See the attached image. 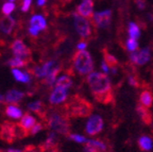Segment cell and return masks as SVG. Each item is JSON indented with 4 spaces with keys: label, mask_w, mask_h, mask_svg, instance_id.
Returning a JSON list of instances; mask_svg holds the SVG:
<instances>
[{
    "label": "cell",
    "mask_w": 153,
    "mask_h": 152,
    "mask_svg": "<svg viewBox=\"0 0 153 152\" xmlns=\"http://www.w3.org/2000/svg\"><path fill=\"white\" fill-rule=\"evenodd\" d=\"M86 81L96 101L102 104L115 102V96L108 75L104 72H91L87 76Z\"/></svg>",
    "instance_id": "1"
},
{
    "label": "cell",
    "mask_w": 153,
    "mask_h": 152,
    "mask_svg": "<svg viewBox=\"0 0 153 152\" xmlns=\"http://www.w3.org/2000/svg\"><path fill=\"white\" fill-rule=\"evenodd\" d=\"M66 112L72 117H87L93 112V105L84 98L74 96L66 104Z\"/></svg>",
    "instance_id": "2"
},
{
    "label": "cell",
    "mask_w": 153,
    "mask_h": 152,
    "mask_svg": "<svg viewBox=\"0 0 153 152\" xmlns=\"http://www.w3.org/2000/svg\"><path fill=\"white\" fill-rule=\"evenodd\" d=\"M74 67L80 76H86L91 74L94 69V63L91 54L86 50H79L72 57Z\"/></svg>",
    "instance_id": "3"
},
{
    "label": "cell",
    "mask_w": 153,
    "mask_h": 152,
    "mask_svg": "<svg viewBox=\"0 0 153 152\" xmlns=\"http://www.w3.org/2000/svg\"><path fill=\"white\" fill-rule=\"evenodd\" d=\"M66 113H52L48 121L49 127L62 135H68L70 131V122Z\"/></svg>",
    "instance_id": "4"
},
{
    "label": "cell",
    "mask_w": 153,
    "mask_h": 152,
    "mask_svg": "<svg viewBox=\"0 0 153 152\" xmlns=\"http://www.w3.org/2000/svg\"><path fill=\"white\" fill-rule=\"evenodd\" d=\"M74 27H76V32L79 33L81 37H89L91 35V29L89 26V22H87V19L85 17L81 16L79 14L74 15Z\"/></svg>",
    "instance_id": "5"
},
{
    "label": "cell",
    "mask_w": 153,
    "mask_h": 152,
    "mask_svg": "<svg viewBox=\"0 0 153 152\" xmlns=\"http://www.w3.org/2000/svg\"><path fill=\"white\" fill-rule=\"evenodd\" d=\"M103 129V119L99 115H94L88 119L86 124V133L89 136H95L99 134Z\"/></svg>",
    "instance_id": "6"
},
{
    "label": "cell",
    "mask_w": 153,
    "mask_h": 152,
    "mask_svg": "<svg viewBox=\"0 0 153 152\" xmlns=\"http://www.w3.org/2000/svg\"><path fill=\"white\" fill-rule=\"evenodd\" d=\"M111 19H112V11L111 10H105L103 12L95 13L93 16L91 22L94 25L99 28H108L111 24Z\"/></svg>",
    "instance_id": "7"
},
{
    "label": "cell",
    "mask_w": 153,
    "mask_h": 152,
    "mask_svg": "<svg viewBox=\"0 0 153 152\" xmlns=\"http://www.w3.org/2000/svg\"><path fill=\"white\" fill-rule=\"evenodd\" d=\"M0 138L4 140L5 143H13L15 137L14 133V124L12 122H4L0 127Z\"/></svg>",
    "instance_id": "8"
},
{
    "label": "cell",
    "mask_w": 153,
    "mask_h": 152,
    "mask_svg": "<svg viewBox=\"0 0 153 152\" xmlns=\"http://www.w3.org/2000/svg\"><path fill=\"white\" fill-rule=\"evenodd\" d=\"M11 48H12V51L15 54V57H20L26 59L27 57H29V55L31 54L30 49H29L24 44V42L20 39L15 40L14 43L12 44V46H11Z\"/></svg>",
    "instance_id": "9"
},
{
    "label": "cell",
    "mask_w": 153,
    "mask_h": 152,
    "mask_svg": "<svg viewBox=\"0 0 153 152\" xmlns=\"http://www.w3.org/2000/svg\"><path fill=\"white\" fill-rule=\"evenodd\" d=\"M93 9H94V1L93 0H82V2L78 5L76 11L81 16L85 18L93 19Z\"/></svg>",
    "instance_id": "10"
},
{
    "label": "cell",
    "mask_w": 153,
    "mask_h": 152,
    "mask_svg": "<svg viewBox=\"0 0 153 152\" xmlns=\"http://www.w3.org/2000/svg\"><path fill=\"white\" fill-rule=\"evenodd\" d=\"M62 65L56 61H48L43 65V70L45 77L47 76H57L61 72Z\"/></svg>",
    "instance_id": "11"
},
{
    "label": "cell",
    "mask_w": 153,
    "mask_h": 152,
    "mask_svg": "<svg viewBox=\"0 0 153 152\" xmlns=\"http://www.w3.org/2000/svg\"><path fill=\"white\" fill-rule=\"evenodd\" d=\"M67 98V89L65 88H60L56 87L51 94L50 98H49V102L51 104L55 105V104H60L63 101H65Z\"/></svg>",
    "instance_id": "12"
},
{
    "label": "cell",
    "mask_w": 153,
    "mask_h": 152,
    "mask_svg": "<svg viewBox=\"0 0 153 152\" xmlns=\"http://www.w3.org/2000/svg\"><path fill=\"white\" fill-rule=\"evenodd\" d=\"M136 112L138 114V116L140 117V119L143 120V122L147 126L152 124L153 121V115L152 113L148 110V107H143V105L139 104L136 107Z\"/></svg>",
    "instance_id": "13"
},
{
    "label": "cell",
    "mask_w": 153,
    "mask_h": 152,
    "mask_svg": "<svg viewBox=\"0 0 153 152\" xmlns=\"http://www.w3.org/2000/svg\"><path fill=\"white\" fill-rule=\"evenodd\" d=\"M103 61L108 64L110 72L113 75H116L117 72V66H118V61L116 60V57H113L110 52H108L105 49H103Z\"/></svg>",
    "instance_id": "14"
},
{
    "label": "cell",
    "mask_w": 153,
    "mask_h": 152,
    "mask_svg": "<svg viewBox=\"0 0 153 152\" xmlns=\"http://www.w3.org/2000/svg\"><path fill=\"white\" fill-rule=\"evenodd\" d=\"M15 26V20L11 16H4L0 19V30L5 34H10L12 32L13 28Z\"/></svg>",
    "instance_id": "15"
},
{
    "label": "cell",
    "mask_w": 153,
    "mask_h": 152,
    "mask_svg": "<svg viewBox=\"0 0 153 152\" xmlns=\"http://www.w3.org/2000/svg\"><path fill=\"white\" fill-rule=\"evenodd\" d=\"M149 60H150V49L149 48H145V49H141L139 51L136 50V60H135L134 64L141 66V65L148 63Z\"/></svg>",
    "instance_id": "16"
},
{
    "label": "cell",
    "mask_w": 153,
    "mask_h": 152,
    "mask_svg": "<svg viewBox=\"0 0 153 152\" xmlns=\"http://www.w3.org/2000/svg\"><path fill=\"white\" fill-rule=\"evenodd\" d=\"M25 97V94L16 89H10L5 95V100L9 103H18Z\"/></svg>",
    "instance_id": "17"
},
{
    "label": "cell",
    "mask_w": 153,
    "mask_h": 152,
    "mask_svg": "<svg viewBox=\"0 0 153 152\" xmlns=\"http://www.w3.org/2000/svg\"><path fill=\"white\" fill-rule=\"evenodd\" d=\"M139 103L146 107H150L153 104V94L150 90H143L139 96Z\"/></svg>",
    "instance_id": "18"
},
{
    "label": "cell",
    "mask_w": 153,
    "mask_h": 152,
    "mask_svg": "<svg viewBox=\"0 0 153 152\" xmlns=\"http://www.w3.org/2000/svg\"><path fill=\"white\" fill-rule=\"evenodd\" d=\"M138 146L141 151H150L153 147L152 139H151L149 136H146V135L140 136L138 139Z\"/></svg>",
    "instance_id": "19"
},
{
    "label": "cell",
    "mask_w": 153,
    "mask_h": 152,
    "mask_svg": "<svg viewBox=\"0 0 153 152\" xmlns=\"http://www.w3.org/2000/svg\"><path fill=\"white\" fill-rule=\"evenodd\" d=\"M30 25H31V27L38 29L39 31L46 29V20L41 15H35V16L32 17L31 20H30Z\"/></svg>",
    "instance_id": "20"
},
{
    "label": "cell",
    "mask_w": 153,
    "mask_h": 152,
    "mask_svg": "<svg viewBox=\"0 0 153 152\" xmlns=\"http://www.w3.org/2000/svg\"><path fill=\"white\" fill-rule=\"evenodd\" d=\"M36 124V120L33 116H31L30 114H25V116H22V120H20V124L24 127L26 130H31Z\"/></svg>",
    "instance_id": "21"
},
{
    "label": "cell",
    "mask_w": 153,
    "mask_h": 152,
    "mask_svg": "<svg viewBox=\"0 0 153 152\" xmlns=\"http://www.w3.org/2000/svg\"><path fill=\"white\" fill-rule=\"evenodd\" d=\"M12 75L14 76L16 81L22 82V83H29V82H30V76L28 75V72H20L19 69L13 68Z\"/></svg>",
    "instance_id": "22"
},
{
    "label": "cell",
    "mask_w": 153,
    "mask_h": 152,
    "mask_svg": "<svg viewBox=\"0 0 153 152\" xmlns=\"http://www.w3.org/2000/svg\"><path fill=\"white\" fill-rule=\"evenodd\" d=\"M5 114L9 117L14 118V119H18L22 116V110L14 107V105H9V107H7V109H5Z\"/></svg>",
    "instance_id": "23"
},
{
    "label": "cell",
    "mask_w": 153,
    "mask_h": 152,
    "mask_svg": "<svg viewBox=\"0 0 153 152\" xmlns=\"http://www.w3.org/2000/svg\"><path fill=\"white\" fill-rule=\"evenodd\" d=\"M28 109L30 111H33V112L37 113L39 116L42 117V115H45V112H44V104L42 101H35V102L29 103L28 104Z\"/></svg>",
    "instance_id": "24"
},
{
    "label": "cell",
    "mask_w": 153,
    "mask_h": 152,
    "mask_svg": "<svg viewBox=\"0 0 153 152\" xmlns=\"http://www.w3.org/2000/svg\"><path fill=\"white\" fill-rule=\"evenodd\" d=\"M72 84V81L71 79L69 78L68 76H63L61 78H59V80L56 81V83H55V86L56 87H60V88H69Z\"/></svg>",
    "instance_id": "25"
},
{
    "label": "cell",
    "mask_w": 153,
    "mask_h": 152,
    "mask_svg": "<svg viewBox=\"0 0 153 152\" xmlns=\"http://www.w3.org/2000/svg\"><path fill=\"white\" fill-rule=\"evenodd\" d=\"M128 33H129L130 37L134 38V39H138L140 36V30H139L138 26L134 22H130L129 29H128Z\"/></svg>",
    "instance_id": "26"
},
{
    "label": "cell",
    "mask_w": 153,
    "mask_h": 152,
    "mask_svg": "<svg viewBox=\"0 0 153 152\" xmlns=\"http://www.w3.org/2000/svg\"><path fill=\"white\" fill-rule=\"evenodd\" d=\"M27 63H28L27 62V60L24 59V57H15L9 61V65L12 67V68H18V67L26 66Z\"/></svg>",
    "instance_id": "27"
},
{
    "label": "cell",
    "mask_w": 153,
    "mask_h": 152,
    "mask_svg": "<svg viewBox=\"0 0 153 152\" xmlns=\"http://www.w3.org/2000/svg\"><path fill=\"white\" fill-rule=\"evenodd\" d=\"M127 49L129 50L130 52H133V51H136L138 49V43H137V39H134V38L130 37L127 40Z\"/></svg>",
    "instance_id": "28"
},
{
    "label": "cell",
    "mask_w": 153,
    "mask_h": 152,
    "mask_svg": "<svg viewBox=\"0 0 153 152\" xmlns=\"http://www.w3.org/2000/svg\"><path fill=\"white\" fill-rule=\"evenodd\" d=\"M14 9H15L14 3H12V2L5 3V4H3V7H2V13L5 15V16H7V15H10L13 12V10Z\"/></svg>",
    "instance_id": "29"
},
{
    "label": "cell",
    "mask_w": 153,
    "mask_h": 152,
    "mask_svg": "<svg viewBox=\"0 0 153 152\" xmlns=\"http://www.w3.org/2000/svg\"><path fill=\"white\" fill-rule=\"evenodd\" d=\"M87 142L91 143V145L96 146L97 148H99L102 152L106 151V145H105L103 142H100V140H95V139H89V140H87Z\"/></svg>",
    "instance_id": "30"
},
{
    "label": "cell",
    "mask_w": 153,
    "mask_h": 152,
    "mask_svg": "<svg viewBox=\"0 0 153 152\" xmlns=\"http://www.w3.org/2000/svg\"><path fill=\"white\" fill-rule=\"evenodd\" d=\"M69 138L74 140V142H76V143H86V142L88 140V139H86L84 136L79 135V134H69Z\"/></svg>",
    "instance_id": "31"
},
{
    "label": "cell",
    "mask_w": 153,
    "mask_h": 152,
    "mask_svg": "<svg viewBox=\"0 0 153 152\" xmlns=\"http://www.w3.org/2000/svg\"><path fill=\"white\" fill-rule=\"evenodd\" d=\"M84 152H102V151L99 148L96 147V146L91 145L88 142H86V146L84 147Z\"/></svg>",
    "instance_id": "32"
},
{
    "label": "cell",
    "mask_w": 153,
    "mask_h": 152,
    "mask_svg": "<svg viewBox=\"0 0 153 152\" xmlns=\"http://www.w3.org/2000/svg\"><path fill=\"white\" fill-rule=\"evenodd\" d=\"M32 72H33L34 76L37 77V78H45V74H44L43 67H39V66L34 67V69L32 70Z\"/></svg>",
    "instance_id": "33"
},
{
    "label": "cell",
    "mask_w": 153,
    "mask_h": 152,
    "mask_svg": "<svg viewBox=\"0 0 153 152\" xmlns=\"http://www.w3.org/2000/svg\"><path fill=\"white\" fill-rule=\"evenodd\" d=\"M129 84L131 86H134V87H139V81L137 77H134V76H130L129 77Z\"/></svg>",
    "instance_id": "34"
},
{
    "label": "cell",
    "mask_w": 153,
    "mask_h": 152,
    "mask_svg": "<svg viewBox=\"0 0 153 152\" xmlns=\"http://www.w3.org/2000/svg\"><path fill=\"white\" fill-rule=\"evenodd\" d=\"M42 130H43V126H42V124H35V126L30 130V134H31V135H34V134L38 133V132L42 131Z\"/></svg>",
    "instance_id": "35"
},
{
    "label": "cell",
    "mask_w": 153,
    "mask_h": 152,
    "mask_svg": "<svg viewBox=\"0 0 153 152\" xmlns=\"http://www.w3.org/2000/svg\"><path fill=\"white\" fill-rule=\"evenodd\" d=\"M30 5H31V0H24V1H22V12H27V11L30 9Z\"/></svg>",
    "instance_id": "36"
},
{
    "label": "cell",
    "mask_w": 153,
    "mask_h": 152,
    "mask_svg": "<svg viewBox=\"0 0 153 152\" xmlns=\"http://www.w3.org/2000/svg\"><path fill=\"white\" fill-rule=\"evenodd\" d=\"M56 77L57 76H47V77H45V83L51 85V84H53L55 82V80H56Z\"/></svg>",
    "instance_id": "37"
},
{
    "label": "cell",
    "mask_w": 153,
    "mask_h": 152,
    "mask_svg": "<svg viewBox=\"0 0 153 152\" xmlns=\"http://www.w3.org/2000/svg\"><path fill=\"white\" fill-rule=\"evenodd\" d=\"M135 4L139 10H143L146 7V0H135Z\"/></svg>",
    "instance_id": "38"
},
{
    "label": "cell",
    "mask_w": 153,
    "mask_h": 152,
    "mask_svg": "<svg viewBox=\"0 0 153 152\" xmlns=\"http://www.w3.org/2000/svg\"><path fill=\"white\" fill-rule=\"evenodd\" d=\"M86 47H87V42H85V40L79 42V44H78V46H76L78 50H85Z\"/></svg>",
    "instance_id": "39"
},
{
    "label": "cell",
    "mask_w": 153,
    "mask_h": 152,
    "mask_svg": "<svg viewBox=\"0 0 153 152\" xmlns=\"http://www.w3.org/2000/svg\"><path fill=\"white\" fill-rule=\"evenodd\" d=\"M29 32H30V34H31L32 36H37L39 30H38V29H36V28H34V27H30V29H29Z\"/></svg>",
    "instance_id": "40"
},
{
    "label": "cell",
    "mask_w": 153,
    "mask_h": 152,
    "mask_svg": "<svg viewBox=\"0 0 153 152\" xmlns=\"http://www.w3.org/2000/svg\"><path fill=\"white\" fill-rule=\"evenodd\" d=\"M101 68H102V70L104 72V74H108V72H110V68H108V64L103 61L102 63H101Z\"/></svg>",
    "instance_id": "41"
},
{
    "label": "cell",
    "mask_w": 153,
    "mask_h": 152,
    "mask_svg": "<svg viewBox=\"0 0 153 152\" xmlns=\"http://www.w3.org/2000/svg\"><path fill=\"white\" fill-rule=\"evenodd\" d=\"M46 1H47V0H37V4L38 5H44L46 3Z\"/></svg>",
    "instance_id": "42"
},
{
    "label": "cell",
    "mask_w": 153,
    "mask_h": 152,
    "mask_svg": "<svg viewBox=\"0 0 153 152\" xmlns=\"http://www.w3.org/2000/svg\"><path fill=\"white\" fill-rule=\"evenodd\" d=\"M59 1H61V2H62L63 4H66V3H69V2H71L72 0H59Z\"/></svg>",
    "instance_id": "43"
},
{
    "label": "cell",
    "mask_w": 153,
    "mask_h": 152,
    "mask_svg": "<svg viewBox=\"0 0 153 152\" xmlns=\"http://www.w3.org/2000/svg\"><path fill=\"white\" fill-rule=\"evenodd\" d=\"M7 152H22L20 150H17V149H9Z\"/></svg>",
    "instance_id": "44"
},
{
    "label": "cell",
    "mask_w": 153,
    "mask_h": 152,
    "mask_svg": "<svg viewBox=\"0 0 153 152\" xmlns=\"http://www.w3.org/2000/svg\"><path fill=\"white\" fill-rule=\"evenodd\" d=\"M10 1H14V0H10Z\"/></svg>",
    "instance_id": "45"
}]
</instances>
